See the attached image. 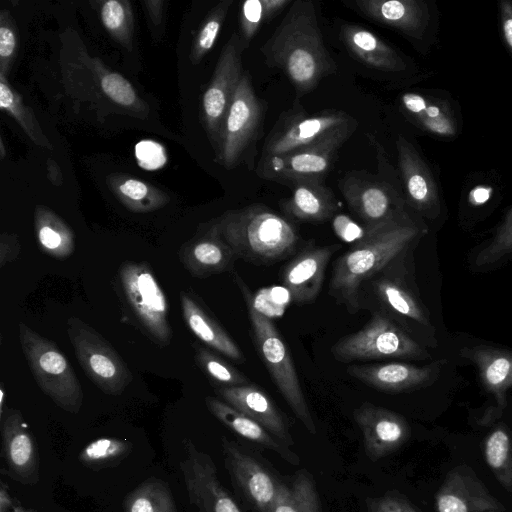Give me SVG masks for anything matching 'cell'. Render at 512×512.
<instances>
[{
    "mask_svg": "<svg viewBox=\"0 0 512 512\" xmlns=\"http://www.w3.org/2000/svg\"><path fill=\"white\" fill-rule=\"evenodd\" d=\"M260 52L267 66L287 76L296 99L311 92L337 69L325 46L312 0L293 1Z\"/></svg>",
    "mask_w": 512,
    "mask_h": 512,
    "instance_id": "6da1fadb",
    "label": "cell"
},
{
    "mask_svg": "<svg viewBox=\"0 0 512 512\" xmlns=\"http://www.w3.org/2000/svg\"><path fill=\"white\" fill-rule=\"evenodd\" d=\"M211 222L238 259L256 266L274 265L303 247L292 222L263 204L228 210Z\"/></svg>",
    "mask_w": 512,
    "mask_h": 512,
    "instance_id": "7a4b0ae2",
    "label": "cell"
},
{
    "mask_svg": "<svg viewBox=\"0 0 512 512\" xmlns=\"http://www.w3.org/2000/svg\"><path fill=\"white\" fill-rule=\"evenodd\" d=\"M425 231L421 223L386 227L368 240L351 246L336 259L328 285V294L343 305L347 312L356 314L360 285L398 255L411 247Z\"/></svg>",
    "mask_w": 512,
    "mask_h": 512,
    "instance_id": "3957f363",
    "label": "cell"
},
{
    "mask_svg": "<svg viewBox=\"0 0 512 512\" xmlns=\"http://www.w3.org/2000/svg\"><path fill=\"white\" fill-rule=\"evenodd\" d=\"M232 275L244 297L249 314L251 336L261 360L296 417L309 433L316 434V425L285 341L270 318L255 309L251 300L252 294L239 274L234 271Z\"/></svg>",
    "mask_w": 512,
    "mask_h": 512,
    "instance_id": "277c9868",
    "label": "cell"
},
{
    "mask_svg": "<svg viewBox=\"0 0 512 512\" xmlns=\"http://www.w3.org/2000/svg\"><path fill=\"white\" fill-rule=\"evenodd\" d=\"M408 250L366 279L359 287L357 301L360 310L381 314L412 336L415 329L430 327V323L407 280Z\"/></svg>",
    "mask_w": 512,
    "mask_h": 512,
    "instance_id": "5b68a950",
    "label": "cell"
},
{
    "mask_svg": "<svg viewBox=\"0 0 512 512\" xmlns=\"http://www.w3.org/2000/svg\"><path fill=\"white\" fill-rule=\"evenodd\" d=\"M19 339L39 388L63 410L78 413L83 403L82 387L73 367L56 343L23 322L19 324Z\"/></svg>",
    "mask_w": 512,
    "mask_h": 512,
    "instance_id": "8992f818",
    "label": "cell"
},
{
    "mask_svg": "<svg viewBox=\"0 0 512 512\" xmlns=\"http://www.w3.org/2000/svg\"><path fill=\"white\" fill-rule=\"evenodd\" d=\"M266 109L267 103L257 96L249 73L243 72L224 121L215 162L226 169L241 162L254 168L256 143L263 132Z\"/></svg>",
    "mask_w": 512,
    "mask_h": 512,
    "instance_id": "52a82bcc",
    "label": "cell"
},
{
    "mask_svg": "<svg viewBox=\"0 0 512 512\" xmlns=\"http://www.w3.org/2000/svg\"><path fill=\"white\" fill-rule=\"evenodd\" d=\"M357 121L342 110L308 114L299 99L282 112L266 137L259 161L309 147L339 133L356 130Z\"/></svg>",
    "mask_w": 512,
    "mask_h": 512,
    "instance_id": "ba28073f",
    "label": "cell"
},
{
    "mask_svg": "<svg viewBox=\"0 0 512 512\" xmlns=\"http://www.w3.org/2000/svg\"><path fill=\"white\" fill-rule=\"evenodd\" d=\"M330 351L335 360L345 364L389 358H429L427 350L416 339L378 313H371L369 321L360 330L338 339Z\"/></svg>",
    "mask_w": 512,
    "mask_h": 512,
    "instance_id": "9c48e42d",
    "label": "cell"
},
{
    "mask_svg": "<svg viewBox=\"0 0 512 512\" xmlns=\"http://www.w3.org/2000/svg\"><path fill=\"white\" fill-rule=\"evenodd\" d=\"M338 187L361 224L372 230L419 223L409 213L404 194L393 189L377 174L350 171L339 180Z\"/></svg>",
    "mask_w": 512,
    "mask_h": 512,
    "instance_id": "30bf717a",
    "label": "cell"
},
{
    "mask_svg": "<svg viewBox=\"0 0 512 512\" xmlns=\"http://www.w3.org/2000/svg\"><path fill=\"white\" fill-rule=\"evenodd\" d=\"M124 299L138 325L155 343L165 346L172 338L168 304L147 262H124L118 274Z\"/></svg>",
    "mask_w": 512,
    "mask_h": 512,
    "instance_id": "8fae6325",
    "label": "cell"
},
{
    "mask_svg": "<svg viewBox=\"0 0 512 512\" xmlns=\"http://www.w3.org/2000/svg\"><path fill=\"white\" fill-rule=\"evenodd\" d=\"M347 5L368 20L399 32L422 54L436 40L439 13L432 1L354 0Z\"/></svg>",
    "mask_w": 512,
    "mask_h": 512,
    "instance_id": "7c38bea8",
    "label": "cell"
},
{
    "mask_svg": "<svg viewBox=\"0 0 512 512\" xmlns=\"http://www.w3.org/2000/svg\"><path fill=\"white\" fill-rule=\"evenodd\" d=\"M67 334L86 376L103 393L122 394L133 377L127 364L109 342L76 317L68 319Z\"/></svg>",
    "mask_w": 512,
    "mask_h": 512,
    "instance_id": "4fadbf2b",
    "label": "cell"
},
{
    "mask_svg": "<svg viewBox=\"0 0 512 512\" xmlns=\"http://www.w3.org/2000/svg\"><path fill=\"white\" fill-rule=\"evenodd\" d=\"M243 48L239 34L233 33L222 47L210 83L202 95L201 122L214 149L217 150L225 118L243 75Z\"/></svg>",
    "mask_w": 512,
    "mask_h": 512,
    "instance_id": "5bb4252c",
    "label": "cell"
},
{
    "mask_svg": "<svg viewBox=\"0 0 512 512\" xmlns=\"http://www.w3.org/2000/svg\"><path fill=\"white\" fill-rule=\"evenodd\" d=\"M354 131L348 130L309 147L259 161L256 174L262 179L285 186L301 179L324 182L338 150Z\"/></svg>",
    "mask_w": 512,
    "mask_h": 512,
    "instance_id": "9a60e30c",
    "label": "cell"
},
{
    "mask_svg": "<svg viewBox=\"0 0 512 512\" xmlns=\"http://www.w3.org/2000/svg\"><path fill=\"white\" fill-rule=\"evenodd\" d=\"M221 446L225 467L237 493L253 512H273L285 483L236 442L222 437Z\"/></svg>",
    "mask_w": 512,
    "mask_h": 512,
    "instance_id": "2e32d148",
    "label": "cell"
},
{
    "mask_svg": "<svg viewBox=\"0 0 512 512\" xmlns=\"http://www.w3.org/2000/svg\"><path fill=\"white\" fill-rule=\"evenodd\" d=\"M184 455L179 467L190 504L196 512H242L221 484L211 456L192 440L183 442Z\"/></svg>",
    "mask_w": 512,
    "mask_h": 512,
    "instance_id": "e0dca14e",
    "label": "cell"
},
{
    "mask_svg": "<svg viewBox=\"0 0 512 512\" xmlns=\"http://www.w3.org/2000/svg\"><path fill=\"white\" fill-rule=\"evenodd\" d=\"M398 172L406 203L419 217L437 219L444 209L440 186L416 146L405 136L396 139Z\"/></svg>",
    "mask_w": 512,
    "mask_h": 512,
    "instance_id": "ac0fdd59",
    "label": "cell"
},
{
    "mask_svg": "<svg viewBox=\"0 0 512 512\" xmlns=\"http://www.w3.org/2000/svg\"><path fill=\"white\" fill-rule=\"evenodd\" d=\"M399 108L412 125L435 138L451 140L461 132L459 106L448 95L432 91L405 92L399 97Z\"/></svg>",
    "mask_w": 512,
    "mask_h": 512,
    "instance_id": "d6986e66",
    "label": "cell"
},
{
    "mask_svg": "<svg viewBox=\"0 0 512 512\" xmlns=\"http://www.w3.org/2000/svg\"><path fill=\"white\" fill-rule=\"evenodd\" d=\"M341 244L316 246L313 241L304 245L281 269L280 281L291 300L298 304L315 302L325 279L327 265Z\"/></svg>",
    "mask_w": 512,
    "mask_h": 512,
    "instance_id": "ffe728a7",
    "label": "cell"
},
{
    "mask_svg": "<svg viewBox=\"0 0 512 512\" xmlns=\"http://www.w3.org/2000/svg\"><path fill=\"white\" fill-rule=\"evenodd\" d=\"M353 418L362 432L365 453L373 462L398 450L411 435L402 415L370 402L357 407Z\"/></svg>",
    "mask_w": 512,
    "mask_h": 512,
    "instance_id": "44dd1931",
    "label": "cell"
},
{
    "mask_svg": "<svg viewBox=\"0 0 512 512\" xmlns=\"http://www.w3.org/2000/svg\"><path fill=\"white\" fill-rule=\"evenodd\" d=\"M2 457L5 473L23 485L40 479L36 442L21 412L9 409L1 418Z\"/></svg>",
    "mask_w": 512,
    "mask_h": 512,
    "instance_id": "7402d4cb",
    "label": "cell"
},
{
    "mask_svg": "<svg viewBox=\"0 0 512 512\" xmlns=\"http://www.w3.org/2000/svg\"><path fill=\"white\" fill-rule=\"evenodd\" d=\"M445 363L425 366L402 362L351 364L346 372L367 386L385 393H404L424 388L435 381Z\"/></svg>",
    "mask_w": 512,
    "mask_h": 512,
    "instance_id": "603a6c76",
    "label": "cell"
},
{
    "mask_svg": "<svg viewBox=\"0 0 512 512\" xmlns=\"http://www.w3.org/2000/svg\"><path fill=\"white\" fill-rule=\"evenodd\" d=\"M437 512H488L505 510L486 488L474 470L459 465L450 470L436 497Z\"/></svg>",
    "mask_w": 512,
    "mask_h": 512,
    "instance_id": "cb8c5ba5",
    "label": "cell"
},
{
    "mask_svg": "<svg viewBox=\"0 0 512 512\" xmlns=\"http://www.w3.org/2000/svg\"><path fill=\"white\" fill-rule=\"evenodd\" d=\"M178 258L183 267L197 278H207L225 272L233 273L238 259L211 221L202 224L197 233L182 244Z\"/></svg>",
    "mask_w": 512,
    "mask_h": 512,
    "instance_id": "d4e9b609",
    "label": "cell"
},
{
    "mask_svg": "<svg viewBox=\"0 0 512 512\" xmlns=\"http://www.w3.org/2000/svg\"><path fill=\"white\" fill-rule=\"evenodd\" d=\"M214 391L224 402L262 425L284 444L294 445L286 416L259 386L250 383L215 387Z\"/></svg>",
    "mask_w": 512,
    "mask_h": 512,
    "instance_id": "484cf974",
    "label": "cell"
},
{
    "mask_svg": "<svg viewBox=\"0 0 512 512\" xmlns=\"http://www.w3.org/2000/svg\"><path fill=\"white\" fill-rule=\"evenodd\" d=\"M339 36L350 54L370 68L390 73H405L411 68L403 54L360 25L342 23Z\"/></svg>",
    "mask_w": 512,
    "mask_h": 512,
    "instance_id": "4316f807",
    "label": "cell"
},
{
    "mask_svg": "<svg viewBox=\"0 0 512 512\" xmlns=\"http://www.w3.org/2000/svg\"><path fill=\"white\" fill-rule=\"evenodd\" d=\"M292 193L282 199L283 212L302 222L321 223L332 220L340 203L334 192L322 181L301 179L287 185Z\"/></svg>",
    "mask_w": 512,
    "mask_h": 512,
    "instance_id": "83f0119b",
    "label": "cell"
},
{
    "mask_svg": "<svg viewBox=\"0 0 512 512\" xmlns=\"http://www.w3.org/2000/svg\"><path fill=\"white\" fill-rule=\"evenodd\" d=\"M180 302L186 325L200 341L237 363L245 362V356L239 346L197 295L192 292L181 291Z\"/></svg>",
    "mask_w": 512,
    "mask_h": 512,
    "instance_id": "f1b7e54d",
    "label": "cell"
},
{
    "mask_svg": "<svg viewBox=\"0 0 512 512\" xmlns=\"http://www.w3.org/2000/svg\"><path fill=\"white\" fill-rule=\"evenodd\" d=\"M461 355L477 366L485 389L494 396L501 413L507 403L506 393L512 387V352L478 345L462 349Z\"/></svg>",
    "mask_w": 512,
    "mask_h": 512,
    "instance_id": "f546056e",
    "label": "cell"
},
{
    "mask_svg": "<svg viewBox=\"0 0 512 512\" xmlns=\"http://www.w3.org/2000/svg\"><path fill=\"white\" fill-rule=\"evenodd\" d=\"M205 404L211 414L239 436L277 453L292 465H299V456L262 425L239 412L223 400L207 396Z\"/></svg>",
    "mask_w": 512,
    "mask_h": 512,
    "instance_id": "4dcf8cb0",
    "label": "cell"
},
{
    "mask_svg": "<svg viewBox=\"0 0 512 512\" xmlns=\"http://www.w3.org/2000/svg\"><path fill=\"white\" fill-rule=\"evenodd\" d=\"M35 234L40 250L56 259H65L75 250V236L54 211L37 205L34 211Z\"/></svg>",
    "mask_w": 512,
    "mask_h": 512,
    "instance_id": "1f68e13d",
    "label": "cell"
},
{
    "mask_svg": "<svg viewBox=\"0 0 512 512\" xmlns=\"http://www.w3.org/2000/svg\"><path fill=\"white\" fill-rule=\"evenodd\" d=\"M117 199L130 211L148 213L164 207L169 196L155 186L129 175L114 173L106 179Z\"/></svg>",
    "mask_w": 512,
    "mask_h": 512,
    "instance_id": "d6a6232c",
    "label": "cell"
},
{
    "mask_svg": "<svg viewBox=\"0 0 512 512\" xmlns=\"http://www.w3.org/2000/svg\"><path fill=\"white\" fill-rule=\"evenodd\" d=\"M124 512H178L170 487L150 477L129 492L123 501Z\"/></svg>",
    "mask_w": 512,
    "mask_h": 512,
    "instance_id": "836d02e7",
    "label": "cell"
},
{
    "mask_svg": "<svg viewBox=\"0 0 512 512\" xmlns=\"http://www.w3.org/2000/svg\"><path fill=\"white\" fill-rule=\"evenodd\" d=\"M273 512H322L317 489L307 470L298 471L289 485H283Z\"/></svg>",
    "mask_w": 512,
    "mask_h": 512,
    "instance_id": "e575fe53",
    "label": "cell"
},
{
    "mask_svg": "<svg viewBox=\"0 0 512 512\" xmlns=\"http://www.w3.org/2000/svg\"><path fill=\"white\" fill-rule=\"evenodd\" d=\"M484 456L497 481L512 492V433L506 426L499 425L486 437Z\"/></svg>",
    "mask_w": 512,
    "mask_h": 512,
    "instance_id": "d590c367",
    "label": "cell"
},
{
    "mask_svg": "<svg viewBox=\"0 0 512 512\" xmlns=\"http://www.w3.org/2000/svg\"><path fill=\"white\" fill-rule=\"evenodd\" d=\"M0 108L10 115L36 145L52 149V144L42 131L33 111L11 87L7 76L0 74Z\"/></svg>",
    "mask_w": 512,
    "mask_h": 512,
    "instance_id": "8d00e7d4",
    "label": "cell"
},
{
    "mask_svg": "<svg viewBox=\"0 0 512 512\" xmlns=\"http://www.w3.org/2000/svg\"><path fill=\"white\" fill-rule=\"evenodd\" d=\"M291 0H246L242 2L239 12V38L243 50H246L263 24L272 20Z\"/></svg>",
    "mask_w": 512,
    "mask_h": 512,
    "instance_id": "74e56055",
    "label": "cell"
},
{
    "mask_svg": "<svg viewBox=\"0 0 512 512\" xmlns=\"http://www.w3.org/2000/svg\"><path fill=\"white\" fill-rule=\"evenodd\" d=\"M133 444L116 437H101L88 443L78 454L82 465L98 471L120 464L132 451Z\"/></svg>",
    "mask_w": 512,
    "mask_h": 512,
    "instance_id": "f35d334b",
    "label": "cell"
},
{
    "mask_svg": "<svg viewBox=\"0 0 512 512\" xmlns=\"http://www.w3.org/2000/svg\"><path fill=\"white\" fill-rule=\"evenodd\" d=\"M197 366L215 384V387H233L252 383L250 379L233 365L225 361L213 349L193 343Z\"/></svg>",
    "mask_w": 512,
    "mask_h": 512,
    "instance_id": "ab89813d",
    "label": "cell"
},
{
    "mask_svg": "<svg viewBox=\"0 0 512 512\" xmlns=\"http://www.w3.org/2000/svg\"><path fill=\"white\" fill-rule=\"evenodd\" d=\"M100 19L110 36L127 49H131L134 17L127 0H108L101 3Z\"/></svg>",
    "mask_w": 512,
    "mask_h": 512,
    "instance_id": "60d3db41",
    "label": "cell"
},
{
    "mask_svg": "<svg viewBox=\"0 0 512 512\" xmlns=\"http://www.w3.org/2000/svg\"><path fill=\"white\" fill-rule=\"evenodd\" d=\"M232 4L233 0H223L206 15L191 46L193 64H198L213 48Z\"/></svg>",
    "mask_w": 512,
    "mask_h": 512,
    "instance_id": "b9f144b4",
    "label": "cell"
},
{
    "mask_svg": "<svg viewBox=\"0 0 512 512\" xmlns=\"http://www.w3.org/2000/svg\"><path fill=\"white\" fill-rule=\"evenodd\" d=\"M99 84L102 92L115 104L136 113H144L147 106L138 97L132 84L119 73L101 66Z\"/></svg>",
    "mask_w": 512,
    "mask_h": 512,
    "instance_id": "7bdbcfd3",
    "label": "cell"
},
{
    "mask_svg": "<svg viewBox=\"0 0 512 512\" xmlns=\"http://www.w3.org/2000/svg\"><path fill=\"white\" fill-rule=\"evenodd\" d=\"M512 253V207L506 213L495 235L477 254L478 267L491 265Z\"/></svg>",
    "mask_w": 512,
    "mask_h": 512,
    "instance_id": "ee69618b",
    "label": "cell"
},
{
    "mask_svg": "<svg viewBox=\"0 0 512 512\" xmlns=\"http://www.w3.org/2000/svg\"><path fill=\"white\" fill-rule=\"evenodd\" d=\"M18 52V34L7 10L0 14V74L8 76Z\"/></svg>",
    "mask_w": 512,
    "mask_h": 512,
    "instance_id": "f6af8a7d",
    "label": "cell"
},
{
    "mask_svg": "<svg viewBox=\"0 0 512 512\" xmlns=\"http://www.w3.org/2000/svg\"><path fill=\"white\" fill-rule=\"evenodd\" d=\"M331 225L336 236L343 242L350 244V247L368 240L375 233L386 228L372 230L342 213H337L332 218Z\"/></svg>",
    "mask_w": 512,
    "mask_h": 512,
    "instance_id": "bcb514c9",
    "label": "cell"
},
{
    "mask_svg": "<svg viewBox=\"0 0 512 512\" xmlns=\"http://www.w3.org/2000/svg\"><path fill=\"white\" fill-rule=\"evenodd\" d=\"M466 188L468 190L465 193V204L472 208H479L496 198L498 185H496V177L480 176L479 180L473 177L472 184H467Z\"/></svg>",
    "mask_w": 512,
    "mask_h": 512,
    "instance_id": "7dc6e473",
    "label": "cell"
},
{
    "mask_svg": "<svg viewBox=\"0 0 512 512\" xmlns=\"http://www.w3.org/2000/svg\"><path fill=\"white\" fill-rule=\"evenodd\" d=\"M367 138L373 146L375 157L377 161L378 173L377 175L389 184L396 191L403 193L402 184L399 176L398 169H396L389 161L388 155L384 147L379 143L376 138L367 133Z\"/></svg>",
    "mask_w": 512,
    "mask_h": 512,
    "instance_id": "c3c4849f",
    "label": "cell"
},
{
    "mask_svg": "<svg viewBox=\"0 0 512 512\" xmlns=\"http://www.w3.org/2000/svg\"><path fill=\"white\" fill-rule=\"evenodd\" d=\"M135 156L139 165L147 170L159 169L167 161L163 146L151 140L139 142L135 146Z\"/></svg>",
    "mask_w": 512,
    "mask_h": 512,
    "instance_id": "681fc988",
    "label": "cell"
},
{
    "mask_svg": "<svg viewBox=\"0 0 512 512\" xmlns=\"http://www.w3.org/2000/svg\"><path fill=\"white\" fill-rule=\"evenodd\" d=\"M165 4L163 0H146L142 2L143 9L146 12L151 33L154 38H160L163 32L165 19Z\"/></svg>",
    "mask_w": 512,
    "mask_h": 512,
    "instance_id": "f907efd6",
    "label": "cell"
},
{
    "mask_svg": "<svg viewBox=\"0 0 512 512\" xmlns=\"http://www.w3.org/2000/svg\"><path fill=\"white\" fill-rule=\"evenodd\" d=\"M368 512H404L401 495L386 493L382 497L367 498Z\"/></svg>",
    "mask_w": 512,
    "mask_h": 512,
    "instance_id": "816d5d0a",
    "label": "cell"
},
{
    "mask_svg": "<svg viewBox=\"0 0 512 512\" xmlns=\"http://www.w3.org/2000/svg\"><path fill=\"white\" fill-rule=\"evenodd\" d=\"M20 249L17 235L2 233L0 236V266L4 267L5 264L14 261Z\"/></svg>",
    "mask_w": 512,
    "mask_h": 512,
    "instance_id": "f5cc1de1",
    "label": "cell"
},
{
    "mask_svg": "<svg viewBox=\"0 0 512 512\" xmlns=\"http://www.w3.org/2000/svg\"><path fill=\"white\" fill-rule=\"evenodd\" d=\"M501 30L504 41L512 55V1L501 0L499 3Z\"/></svg>",
    "mask_w": 512,
    "mask_h": 512,
    "instance_id": "db71d44e",
    "label": "cell"
},
{
    "mask_svg": "<svg viewBox=\"0 0 512 512\" xmlns=\"http://www.w3.org/2000/svg\"><path fill=\"white\" fill-rule=\"evenodd\" d=\"M46 165L47 176L51 183L55 186H61L63 184V176L58 163L54 159L48 158Z\"/></svg>",
    "mask_w": 512,
    "mask_h": 512,
    "instance_id": "11a10c76",
    "label": "cell"
},
{
    "mask_svg": "<svg viewBox=\"0 0 512 512\" xmlns=\"http://www.w3.org/2000/svg\"><path fill=\"white\" fill-rule=\"evenodd\" d=\"M15 503L9 493V487L4 482H0V512H12Z\"/></svg>",
    "mask_w": 512,
    "mask_h": 512,
    "instance_id": "9f6ffc18",
    "label": "cell"
},
{
    "mask_svg": "<svg viewBox=\"0 0 512 512\" xmlns=\"http://www.w3.org/2000/svg\"><path fill=\"white\" fill-rule=\"evenodd\" d=\"M401 502H402V506H403V510L404 512H419L413 505H411V503L406 499L404 498L403 496H401Z\"/></svg>",
    "mask_w": 512,
    "mask_h": 512,
    "instance_id": "6f0895ef",
    "label": "cell"
},
{
    "mask_svg": "<svg viewBox=\"0 0 512 512\" xmlns=\"http://www.w3.org/2000/svg\"><path fill=\"white\" fill-rule=\"evenodd\" d=\"M12 512H39L37 510H34V509H30V508H26L20 504H16L14 505L13 509H12Z\"/></svg>",
    "mask_w": 512,
    "mask_h": 512,
    "instance_id": "680465c9",
    "label": "cell"
},
{
    "mask_svg": "<svg viewBox=\"0 0 512 512\" xmlns=\"http://www.w3.org/2000/svg\"><path fill=\"white\" fill-rule=\"evenodd\" d=\"M5 155H6V152H5V148H4V142H3V139L1 138L0 139V158H1V160H3L5 158Z\"/></svg>",
    "mask_w": 512,
    "mask_h": 512,
    "instance_id": "91938a15",
    "label": "cell"
},
{
    "mask_svg": "<svg viewBox=\"0 0 512 512\" xmlns=\"http://www.w3.org/2000/svg\"><path fill=\"white\" fill-rule=\"evenodd\" d=\"M488 512H499V511H488Z\"/></svg>",
    "mask_w": 512,
    "mask_h": 512,
    "instance_id": "94428289",
    "label": "cell"
}]
</instances>
